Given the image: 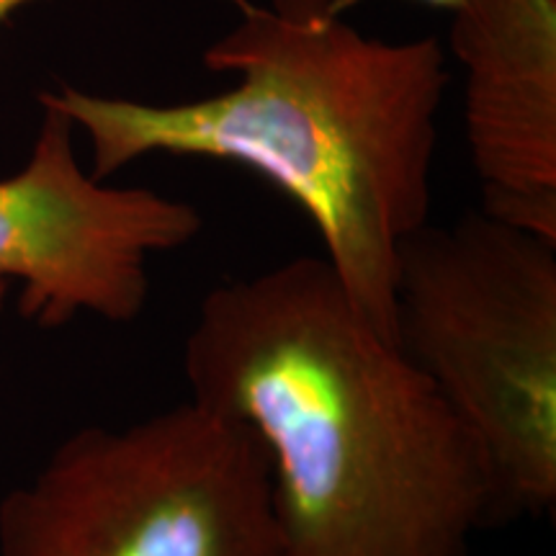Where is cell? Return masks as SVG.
<instances>
[{
	"label": "cell",
	"mask_w": 556,
	"mask_h": 556,
	"mask_svg": "<svg viewBox=\"0 0 556 556\" xmlns=\"http://www.w3.org/2000/svg\"><path fill=\"white\" fill-rule=\"evenodd\" d=\"M0 556H283L266 451L191 397L80 428L0 497Z\"/></svg>",
	"instance_id": "277c9868"
},
{
	"label": "cell",
	"mask_w": 556,
	"mask_h": 556,
	"mask_svg": "<svg viewBox=\"0 0 556 556\" xmlns=\"http://www.w3.org/2000/svg\"><path fill=\"white\" fill-rule=\"evenodd\" d=\"M448 13L482 212L556 242V0H458Z\"/></svg>",
	"instance_id": "8992f818"
},
{
	"label": "cell",
	"mask_w": 556,
	"mask_h": 556,
	"mask_svg": "<svg viewBox=\"0 0 556 556\" xmlns=\"http://www.w3.org/2000/svg\"><path fill=\"white\" fill-rule=\"evenodd\" d=\"M5 296H9V283L0 281V315H3V307H5Z\"/></svg>",
	"instance_id": "9c48e42d"
},
{
	"label": "cell",
	"mask_w": 556,
	"mask_h": 556,
	"mask_svg": "<svg viewBox=\"0 0 556 556\" xmlns=\"http://www.w3.org/2000/svg\"><path fill=\"white\" fill-rule=\"evenodd\" d=\"M184 374L266 451L283 556H471L495 520L477 438L323 255L208 291Z\"/></svg>",
	"instance_id": "6da1fadb"
},
{
	"label": "cell",
	"mask_w": 556,
	"mask_h": 556,
	"mask_svg": "<svg viewBox=\"0 0 556 556\" xmlns=\"http://www.w3.org/2000/svg\"><path fill=\"white\" fill-rule=\"evenodd\" d=\"M364 3V0H336V9L340 13H345L348 9H353V5ZM415 3H422V5H430V9H438V11H454L458 0H415Z\"/></svg>",
	"instance_id": "ba28073f"
},
{
	"label": "cell",
	"mask_w": 556,
	"mask_h": 556,
	"mask_svg": "<svg viewBox=\"0 0 556 556\" xmlns=\"http://www.w3.org/2000/svg\"><path fill=\"white\" fill-rule=\"evenodd\" d=\"M397 345L477 438L495 520L556 505V242L479 212L402 242Z\"/></svg>",
	"instance_id": "3957f363"
},
{
	"label": "cell",
	"mask_w": 556,
	"mask_h": 556,
	"mask_svg": "<svg viewBox=\"0 0 556 556\" xmlns=\"http://www.w3.org/2000/svg\"><path fill=\"white\" fill-rule=\"evenodd\" d=\"M37 3H45V0H0V29H3V26L9 24L18 11L29 9V5H37Z\"/></svg>",
	"instance_id": "52a82bcc"
},
{
	"label": "cell",
	"mask_w": 556,
	"mask_h": 556,
	"mask_svg": "<svg viewBox=\"0 0 556 556\" xmlns=\"http://www.w3.org/2000/svg\"><path fill=\"white\" fill-rule=\"evenodd\" d=\"M39 103L29 157L0 178V281L18 283V315L37 328L80 315L135 323L150 296V261L197 240L201 212L96 178L75 150L73 122Z\"/></svg>",
	"instance_id": "5b68a950"
},
{
	"label": "cell",
	"mask_w": 556,
	"mask_h": 556,
	"mask_svg": "<svg viewBox=\"0 0 556 556\" xmlns=\"http://www.w3.org/2000/svg\"><path fill=\"white\" fill-rule=\"evenodd\" d=\"M235 83L206 99L148 103L45 90L90 144V173L150 155L212 157L258 173L315 225L348 299L397 343L402 242L428 222L438 114L448 86L433 37H366L336 0H270L204 52Z\"/></svg>",
	"instance_id": "7a4b0ae2"
}]
</instances>
